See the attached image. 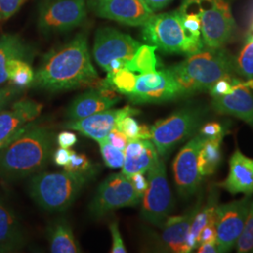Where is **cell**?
<instances>
[{"instance_id":"d6986e66","label":"cell","mask_w":253,"mask_h":253,"mask_svg":"<svg viewBox=\"0 0 253 253\" xmlns=\"http://www.w3.org/2000/svg\"><path fill=\"white\" fill-rule=\"evenodd\" d=\"M120 101L116 91L105 87H91L77 96L67 110L69 121L80 120L111 109Z\"/></svg>"},{"instance_id":"7c38bea8","label":"cell","mask_w":253,"mask_h":253,"mask_svg":"<svg viewBox=\"0 0 253 253\" xmlns=\"http://www.w3.org/2000/svg\"><path fill=\"white\" fill-rule=\"evenodd\" d=\"M252 195L235 200L216 208V233L218 253H228L242 235L252 204Z\"/></svg>"},{"instance_id":"83f0119b","label":"cell","mask_w":253,"mask_h":253,"mask_svg":"<svg viewBox=\"0 0 253 253\" xmlns=\"http://www.w3.org/2000/svg\"><path fill=\"white\" fill-rule=\"evenodd\" d=\"M154 45H141L137 50L133 57L126 62L125 68L133 72L141 73H150L157 70L158 58Z\"/></svg>"},{"instance_id":"9a60e30c","label":"cell","mask_w":253,"mask_h":253,"mask_svg":"<svg viewBox=\"0 0 253 253\" xmlns=\"http://www.w3.org/2000/svg\"><path fill=\"white\" fill-rule=\"evenodd\" d=\"M88 5L101 18L130 27L144 26L154 14L145 0H89Z\"/></svg>"},{"instance_id":"74e56055","label":"cell","mask_w":253,"mask_h":253,"mask_svg":"<svg viewBox=\"0 0 253 253\" xmlns=\"http://www.w3.org/2000/svg\"><path fill=\"white\" fill-rule=\"evenodd\" d=\"M109 229L112 235V239H113V245H112V253H126V250L124 241L121 237V234L119 231L118 227V220H114L110 223Z\"/></svg>"},{"instance_id":"8992f818","label":"cell","mask_w":253,"mask_h":253,"mask_svg":"<svg viewBox=\"0 0 253 253\" xmlns=\"http://www.w3.org/2000/svg\"><path fill=\"white\" fill-rule=\"evenodd\" d=\"M207 112L201 106H185L168 118L158 120L151 126V140L160 156H165L174 147L198 133Z\"/></svg>"},{"instance_id":"c3c4849f","label":"cell","mask_w":253,"mask_h":253,"mask_svg":"<svg viewBox=\"0 0 253 253\" xmlns=\"http://www.w3.org/2000/svg\"><path fill=\"white\" fill-rule=\"evenodd\" d=\"M249 32H250V34H253V27L249 30Z\"/></svg>"},{"instance_id":"4fadbf2b","label":"cell","mask_w":253,"mask_h":253,"mask_svg":"<svg viewBox=\"0 0 253 253\" xmlns=\"http://www.w3.org/2000/svg\"><path fill=\"white\" fill-rule=\"evenodd\" d=\"M207 138L196 133L184 145L172 163L173 178L177 192L181 197L189 198L198 189L202 180L198 165L201 147Z\"/></svg>"},{"instance_id":"603a6c76","label":"cell","mask_w":253,"mask_h":253,"mask_svg":"<svg viewBox=\"0 0 253 253\" xmlns=\"http://www.w3.org/2000/svg\"><path fill=\"white\" fill-rule=\"evenodd\" d=\"M32 54L30 47L16 34L0 37V84L9 81V70L15 59L28 60Z\"/></svg>"},{"instance_id":"7dc6e473","label":"cell","mask_w":253,"mask_h":253,"mask_svg":"<svg viewBox=\"0 0 253 253\" xmlns=\"http://www.w3.org/2000/svg\"><path fill=\"white\" fill-rule=\"evenodd\" d=\"M247 21H248V26H249V30L253 27V2L249 7L248 11H247Z\"/></svg>"},{"instance_id":"d4e9b609","label":"cell","mask_w":253,"mask_h":253,"mask_svg":"<svg viewBox=\"0 0 253 253\" xmlns=\"http://www.w3.org/2000/svg\"><path fill=\"white\" fill-rule=\"evenodd\" d=\"M224 135L209 138L205 141L200 149L198 157L200 173L202 176L212 175L220 164L222 159L221 142Z\"/></svg>"},{"instance_id":"5b68a950","label":"cell","mask_w":253,"mask_h":253,"mask_svg":"<svg viewBox=\"0 0 253 253\" xmlns=\"http://www.w3.org/2000/svg\"><path fill=\"white\" fill-rule=\"evenodd\" d=\"M142 27L144 41L165 53L190 55L204 49L203 39L190 36L185 30L178 10L153 14Z\"/></svg>"},{"instance_id":"4dcf8cb0","label":"cell","mask_w":253,"mask_h":253,"mask_svg":"<svg viewBox=\"0 0 253 253\" xmlns=\"http://www.w3.org/2000/svg\"><path fill=\"white\" fill-rule=\"evenodd\" d=\"M100 154L105 165L111 169L122 168L125 161V151L110 145L108 142L100 143Z\"/></svg>"},{"instance_id":"e575fe53","label":"cell","mask_w":253,"mask_h":253,"mask_svg":"<svg viewBox=\"0 0 253 253\" xmlns=\"http://www.w3.org/2000/svg\"><path fill=\"white\" fill-rule=\"evenodd\" d=\"M27 0H0V22L12 17Z\"/></svg>"},{"instance_id":"b9f144b4","label":"cell","mask_w":253,"mask_h":253,"mask_svg":"<svg viewBox=\"0 0 253 253\" xmlns=\"http://www.w3.org/2000/svg\"><path fill=\"white\" fill-rule=\"evenodd\" d=\"M134 189H135L136 192L138 193V195L143 198L144 194H145V190L147 189L148 186V180L145 178V175L143 172H137L132 174L130 177H128Z\"/></svg>"},{"instance_id":"836d02e7","label":"cell","mask_w":253,"mask_h":253,"mask_svg":"<svg viewBox=\"0 0 253 253\" xmlns=\"http://www.w3.org/2000/svg\"><path fill=\"white\" fill-rule=\"evenodd\" d=\"M118 130L123 132L129 141L140 140V129L141 125L132 116H126L121 118L117 124Z\"/></svg>"},{"instance_id":"30bf717a","label":"cell","mask_w":253,"mask_h":253,"mask_svg":"<svg viewBox=\"0 0 253 253\" xmlns=\"http://www.w3.org/2000/svg\"><path fill=\"white\" fill-rule=\"evenodd\" d=\"M130 179L122 172L103 181L89 205L91 216L100 218L116 209L135 207L141 201Z\"/></svg>"},{"instance_id":"44dd1931","label":"cell","mask_w":253,"mask_h":253,"mask_svg":"<svg viewBox=\"0 0 253 253\" xmlns=\"http://www.w3.org/2000/svg\"><path fill=\"white\" fill-rule=\"evenodd\" d=\"M201 202L183 216L169 217L164 222L163 233L161 235V243L169 252L176 253H190L189 247L186 244V239L190 232V225L199 211Z\"/></svg>"},{"instance_id":"ffe728a7","label":"cell","mask_w":253,"mask_h":253,"mask_svg":"<svg viewBox=\"0 0 253 253\" xmlns=\"http://www.w3.org/2000/svg\"><path fill=\"white\" fill-rule=\"evenodd\" d=\"M218 186L234 195H253V159L236 149L230 159L228 175Z\"/></svg>"},{"instance_id":"7a4b0ae2","label":"cell","mask_w":253,"mask_h":253,"mask_svg":"<svg viewBox=\"0 0 253 253\" xmlns=\"http://www.w3.org/2000/svg\"><path fill=\"white\" fill-rule=\"evenodd\" d=\"M53 145V133L47 126L28 124L0 148V179L17 180L42 171Z\"/></svg>"},{"instance_id":"6da1fadb","label":"cell","mask_w":253,"mask_h":253,"mask_svg":"<svg viewBox=\"0 0 253 253\" xmlns=\"http://www.w3.org/2000/svg\"><path fill=\"white\" fill-rule=\"evenodd\" d=\"M100 84L92 64L87 39L78 34L67 44L46 55L31 85L48 91H62L100 87Z\"/></svg>"},{"instance_id":"60d3db41","label":"cell","mask_w":253,"mask_h":253,"mask_svg":"<svg viewBox=\"0 0 253 253\" xmlns=\"http://www.w3.org/2000/svg\"><path fill=\"white\" fill-rule=\"evenodd\" d=\"M208 242L217 243L216 227H215V224H213V223L208 224L207 226L204 227L199 234L198 239H197L198 246L203 244V243H208Z\"/></svg>"},{"instance_id":"1f68e13d","label":"cell","mask_w":253,"mask_h":253,"mask_svg":"<svg viewBox=\"0 0 253 253\" xmlns=\"http://www.w3.org/2000/svg\"><path fill=\"white\" fill-rule=\"evenodd\" d=\"M236 251L239 253L253 252V200L250 207L243 233L236 242Z\"/></svg>"},{"instance_id":"3957f363","label":"cell","mask_w":253,"mask_h":253,"mask_svg":"<svg viewBox=\"0 0 253 253\" xmlns=\"http://www.w3.org/2000/svg\"><path fill=\"white\" fill-rule=\"evenodd\" d=\"M178 87L181 96L209 91L219 79L232 75L235 61L221 48L202 49L169 69Z\"/></svg>"},{"instance_id":"ba28073f","label":"cell","mask_w":253,"mask_h":253,"mask_svg":"<svg viewBox=\"0 0 253 253\" xmlns=\"http://www.w3.org/2000/svg\"><path fill=\"white\" fill-rule=\"evenodd\" d=\"M199 12L203 42L208 48L226 44L235 30V20L226 0H191Z\"/></svg>"},{"instance_id":"cb8c5ba5","label":"cell","mask_w":253,"mask_h":253,"mask_svg":"<svg viewBox=\"0 0 253 253\" xmlns=\"http://www.w3.org/2000/svg\"><path fill=\"white\" fill-rule=\"evenodd\" d=\"M48 241L53 253H81L73 229L65 218H57L48 227Z\"/></svg>"},{"instance_id":"f6af8a7d","label":"cell","mask_w":253,"mask_h":253,"mask_svg":"<svg viewBox=\"0 0 253 253\" xmlns=\"http://www.w3.org/2000/svg\"><path fill=\"white\" fill-rule=\"evenodd\" d=\"M145 3L153 11L162 9L167 6L172 0H145Z\"/></svg>"},{"instance_id":"8fae6325","label":"cell","mask_w":253,"mask_h":253,"mask_svg":"<svg viewBox=\"0 0 253 253\" xmlns=\"http://www.w3.org/2000/svg\"><path fill=\"white\" fill-rule=\"evenodd\" d=\"M86 13V0H44L38 25L46 34L66 32L79 27Z\"/></svg>"},{"instance_id":"e0dca14e","label":"cell","mask_w":253,"mask_h":253,"mask_svg":"<svg viewBox=\"0 0 253 253\" xmlns=\"http://www.w3.org/2000/svg\"><path fill=\"white\" fill-rule=\"evenodd\" d=\"M42 111V104L30 99L14 100L0 111V148L21 130L35 121Z\"/></svg>"},{"instance_id":"f546056e","label":"cell","mask_w":253,"mask_h":253,"mask_svg":"<svg viewBox=\"0 0 253 253\" xmlns=\"http://www.w3.org/2000/svg\"><path fill=\"white\" fill-rule=\"evenodd\" d=\"M235 70L247 79H253V35L247 38L242 50L235 62Z\"/></svg>"},{"instance_id":"277c9868","label":"cell","mask_w":253,"mask_h":253,"mask_svg":"<svg viewBox=\"0 0 253 253\" xmlns=\"http://www.w3.org/2000/svg\"><path fill=\"white\" fill-rule=\"evenodd\" d=\"M89 173L63 172H40L29 182L28 190L32 199L50 212L63 211L77 198Z\"/></svg>"},{"instance_id":"5bb4252c","label":"cell","mask_w":253,"mask_h":253,"mask_svg":"<svg viewBox=\"0 0 253 253\" xmlns=\"http://www.w3.org/2000/svg\"><path fill=\"white\" fill-rule=\"evenodd\" d=\"M181 96L178 84L169 69L137 75L135 87L126 96L133 104L161 103Z\"/></svg>"},{"instance_id":"ab89813d","label":"cell","mask_w":253,"mask_h":253,"mask_svg":"<svg viewBox=\"0 0 253 253\" xmlns=\"http://www.w3.org/2000/svg\"><path fill=\"white\" fill-rule=\"evenodd\" d=\"M107 142H108L110 145L117 147L118 149L125 151L126 145L128 143V139L126 138V136L123 132L118 130L117 127H115L110 132L108 138H107Z\"/></svg>"},{"instance_id":"d590c367","label":"cell","mask_w":253,"mask_h":253,"mask_svg":"<svg viewBox=\"0 0 253 253\" xmlns=\"http://www.w3.org/2000/svg\"><path fill=\"white\" fill-rule=\"evenodd\" d=\"M235 80L236 79L233 77V75L225 76V77L219 79L212 85V87L209 90L211 97L224 96L227 94H230L233 90V86H234Z\"/></svg>"},{"instance_id":"7bdbcfd3","label":"cell","mask_w":253,"mask_h":253,"mask_svg":"<svg viewBox=\"0 0 253 253\" xmlns=\"http://www.w3.org/2000/svg\"><path fill=\"white\" fill-rule=\"evenodd\" d=\"M56 141L60 147L71 148L73 145H76L78 138H77V135L74 134L72 131L64 130L57 135Z\"/></svg>"},{"instance_id":"7402d4cb","label":"cell","mask_w":253,"mask_h":253,"mask_svg":"<svg viewBox=\"0 0 253 253\" xmlns=\"http://www.w3.org/2000/svg\"><path fill=\"white\" fill-rule=\"evenodd\" d=\"M25 245V236L11 209L0 198V253L17 252Z\"/></svg>"},{"instance_id":"8d00e7d4","label":"cell","mask_w":253,"mask_h":253,"mask_svg":"<svg viewBox=\"0 0 253 253\" xmlns=\"http://www.w3.org/2000/svg\"><path fill=\"white\" fill-rule=\"evenodd\" d=\"M22 90L23 89L12 84L0 86V111L8 107L16 100L21 95Z\"/></svg>"},{"instance_id":"f35d334b","label":"cell","mask_w":253,"mask_h":253,"mask_svg":"<svg viewBox=\"0 0 253 253\" xmlns=\"http://www.w3.org/2000/svg\"><path fill=\"white\" fill-rule=\"evenodd\" d=\"M223 126L218 122H208L203 124L200 127L199 132L206 138H216L218 136L224 135Z\"/></svg>"},{"instance_id":"f1b7e54d","label":"cell","mask_w":253,"mask_h":253,"mask_svg":"<svg viewBox=\"0 0 253 253\" xmlns=\"http://www.w3.org/2000/svg\"><path fill=\"white\" fill-rule=\"evenodd\" d=\"M35 73L28 60L15 59L9 67V82L21 89L31 85Z\"/></svg>"},{"instance_id":"d6a6232c","label":"cell","mask_w":253,"mask_h":253,"mask_svg":"<svg viewBox=\"0 0 253 253\" xmlns=\"http://www.w3.org/2000/svg\"><path fill=\"white\" fill-rule=\"evenodd\" d=\"M91 168L89 159L84 154L77 153L74 150H71L70 162L64 166L65 171L76 173H89Z\"/></svg>"},{"instance_id":"2e32d148","label":"cell","mask_w":253,"mask_h":253,"mask_svg":"<svg viewBox=\"0 0 253 253\" xmlns=\"http://www.w3.org/2000/svg\"><path fill=\"white\" fill-rule=\"evenodd\" d=\"M139 110L126 106L121 109H108L75 121H68L63 126L67 129L79 131L99 144L106 142L110 132L117 126L118 121L126 116H135Z\"/></svg>"},{"instance_id":"4316f807","label":"cell","mask_w":253,"mask_h":253,"mask_svg":"<svg viewBox=\"0 0 253 253\" xmlns=\"http://www.w3.org/2000/svg\"><path fill=\"white\" fill-rule=\"evenodd\" d=\"M136 78L135 73L123 68L116 72L107 73L106 78L101 80L100 87L109 88L128 96L135 87Z\"/></svg>"},{"instance_id":"9c48e42d","label":"cell","mask_w":253,"mask_h":253,"mask_svg":"<svg viewBox=\"0 0 253 253\" xmlns=\"http://www.w3.org/2000/svg\"><path fill=\"white\" fill-rule=\"evenodd\" d=\"M147 172L148 186L142 198V217L154 226L163 227L173 208L163 161L159 158Z\"/></svg>"},{"instance_id":"52a82bcc","label":"cell","mask_w":253,"mask_h":253,"mask_svg":"<svg viewBox=\"0 0 253 253\" xmlns=\"http://www.w3.org/2000/svg\"><path fill=\"white\" fill-rule=\"evenodd\" d=\"M142 45L138 41L113 27H101L95 36L93 55L106 73L125 68Z\"/></svg>"},{"instance_id":"ee69618b","label":"cell","mask_w":253,"mask_h":253,"mask_svg":"<svg viewBox=\"0 0 253 253\" xmlns=\"http://www.w3.org/2000/svg\"><path fill=\"white\" fill-rule=\"evenodd\" d=\"M70 156H71V150H69V148H64L59 146V148L54 150L53 160L57 166L64 167L70 162Z\"/></svg>"},{"instance_id":"ac0fdd59","label":"cell","mask_w":253,"mask_h":253,"mask_svg":"<svg viewBox=\"0 0 253 253\" xmlns=\"http://www.w3.org/2000/svg\"><path fill=\"white\" fill-rule=\"evenodd\" d=\"M217 113L238 118L253 128V93L246 82L235 80L233 90L224 96L212 97Z\"/></svg>"},{"instance_id":"bcb514c9","label":"cell","mask_w":253,"mask_h":253,"mask_svg":"<svg viewBox=\"0 0 253 253\" xmlns=\"http://www.w3.org/2000/svg\"><path fill=\"white\" fill-rule=\"evenodd\" d=\"M197 253H218L217 243L214 242H208L203 243L197 247Z\"/></svg>"},{"instance_id":"484cf974","label":"cell","mask_w":253,"mask_h":253,"mask_svg":"<svg viewBox=\"0 0 253 253\" xmlns=\"http://www.w3.org/2000/svg\"><path fill=\"white\" fill-rule=\"evenodd\" d=\"M159 159V154L153 143L147 141L145 148L135 156H125L124 164L122 166V173L126 177H130L137 172H147L155 162Z\"/></svg>"}]
</instances>
